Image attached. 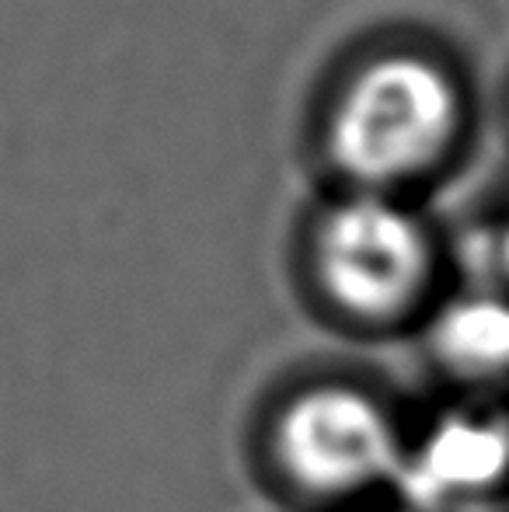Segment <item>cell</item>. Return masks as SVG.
I'll return each mask as SVG.
<instances>
[{
  "mask_svg": "<svg viewBox=\"0 0 509 512\" xmlns=\"http://www.w3.org/2000/svg\"><path fill=\"white\" fill-rule=\"evenodd\" d=\"M461 126V95L447 70L419 53H387L363 63L328 115V154L360 189L429 171Z\"/></svg>",
  "mask_w": 509,
  "mask_h": 512,
  "instance_id": "obj_1",
  "label": "cell"
},
{
  "mask_svg": "<svg viewBox=\"0 0 509 512\" xmlns=\"http://www.w3.org/2000/svg\"><path fill=\"white\" fill-rule=\"evenodd\" d=\"M408 429L356 384H311L276 411L269 457L279 478L311 502L367 509L394 495Z\"/></svg>",
  "mask_w": 509,
  "mask_h": 512,
  "instance_id": "obj_2",
  "label": "cell"
},
{
  "mask_svg": "<svg viewBox=\"0 0 509 512\" xmlns=\"http://www.w3.org/2000/svg\"><path fill=\"white\" fill-rule=\"evenodd\" d=\"M325 297L360 321H394L422 300L433 272V241L394 196L356 189L325 213L314 241Z\"/></svg>",
  "mask_w": 509,
  "mask_h": 512,
  "instance_id": "obj_3",
  "label": "cell"
},
{
  "mask_svg": "<svg viewBox=\"0 0 509 512\" xmlns=\"http://www.w3.org/2000/svg\"><path fill=\"white\" fill-rule=\"evenodd\" d=\"M391 499L415 512H509V405L468 398L408 429Z\"/></svg>",
  "mask_w": 509,
  "mask_h": 512,
  "instance_id": "obj_4",
  "label": "cell"
},
{
  "mask_svg": "<svg viewBox=\"0 0 509 512\" xmlns=\"http://www.w3.org/2000/svg\"><path fill=\"white\" fill-rule=\"evenodd\" d=\"M433 359L478 398L509 391V293L478 290L447 300L429 321Z\"/></svg>",
  "mask_w": 509,
  "mask_h": 512,
  "instance_id": "obj_5",
  "label": "cell"
},
{
  "mask_svg": "<svg viewBox=\"0 0 509 512\" xmlns=\"http://www.w3.org/2000/svg\"><path fill=\"white\" fill-rule=\"evenodd\" d=\"M492 258L499 262V269L509 276V216L503 223H499V230H496V237H492Z\"/></svg>",
  "mask_w": 509,
  "mask_h": 512,
  "instance_id": "obj_6",
  "label": "cell"
},
{
  "mask_svg": "<svg viewBox=\"0 0 509 512\" xmlns=\"http://www.w3.org/2000/svg\"><path fill=\"white\" fill-rule=\"evenodd\" d=\"M356 512H415V509L405 506V502H398V499H381V502H374V506L356 509Z\"/></svg>",
  "mask_w": 509,
  "mask_h": 512,
  "instance_id": "obj_7",
  "label": "cell"
}]
</instances>
